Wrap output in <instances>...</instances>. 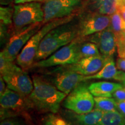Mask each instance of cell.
Masks as SVG:
<instances>
[{
    "label": "cell",
    "instance_id": "3957f363",
    "mask_svg": "<svg viewBox=\"0 0 125 125\" xmlns=\"http://www.w3.org/2000/svg\"><path fill=\"white\" fill-rule=\"evenodd\" d=\"M79 14H80V12L64 18L56 19L43 24L40 29L32 36L21 50L16 59V63L25 71L30 69L34 64L39 46L45 36L54 28L73 21Z\"/></svg>",
    "mask_w": 125,
    "mask_h": 125
},
{
    "label": "cell",
    "instance_id": "8fae6325",
    "mask_svg": "<svg viewBox=\"0 0 125 125\" xmlns=\"http://www.w3.org/2000/svg\"><path fill=\"white\" fill-rule=\"evenodd\" d=\"M113 57L103 55L82 58L75 63L59 66L51 71H70L84 76L92 75L102 69L103 67Z\"/></svg>",
    "mask_w": 125,
    "mask_h": 125
},
{
    "label": "cell",
    "instance_id": "7402d4cb",
    "mask_svg": "<svg viewBox=\"0 0 125 125\" xmlns=\"http://www.w3.org/2000/svg\"><path fill=\"white\" fill-rule=\"evenodd\" d=\"M95 108L106 112L117 111L116 101L114 98L106 97H94Z\"/></svg>",
    "mask_w": 125,
    "mask_h": 125
},
{
    "label": "cell",
    "instance_id": "9c48e42d",
    "mask_svg": "<svg viewBox=\"0 0 125 125\" xmlns=\"http://www.w3.org/2000/svg\"><path fill=\"white\" fill-rule=\"evenodd\" d=\"M43 24V23H36L13 32L0 54L9 60L15 62L30 39Z\"/></svg>",
    "mask_w": 125,
    "mask_h": 125
},
{
    "label": "cell",
    "instance_id": "f1b7e54d",
    "mask_svg": "<svg viewBox=\"0 0 125 125\" xmlns=\"http://www.w3.org/2000/svg\"><path fill=\"white\" fill-rule=\"evenodd\" d=\"M6 82L2 76H0V96H1L5 91L6 88Z\"/></svg>",
    "mask_w": 125,
    "mask_h": 125
},
{
    "label": "cell",
    "instance_id": "d6986e66",
    "mask_svg": "<svg viewBox=\"0 0 125 125\" xmlns=\"http://www.w3.org/2000/svg\"><path fill=\"white\" fill-rule=\"evenodd\" d=\"M97 125H125V117L118 111L104 112Z\"/></svg>",
    "mask_w": 125,
    "mask_h": 125
},
{
    "label": "cell",
    "instance_id": "ffe728a7",
    "mask_svg": "<svg viewBox=\"0 0 125 125\" xmlns=\"http://www.w3.org/2000/svg\"><path fill=\"white\" fill-rule=\"evenodd\" d=\"M111 23L109 28L114 32L116 38L125 35V20L121 15L118 10L110 15Z\"/></svg>",
    "mask_w": 125,
    "mask_h": 125
},
{
    "label": "cell",
    "instance_id": "e0dca14e",
    "mask_svg": "<svg viewBox=\"0 0 125 125\" xmlns=\"http://www.w3.org/2000/svg\"><path fill=\"white\" fill-rule=\"evenodd\" d=\"M90 7V11L106 15H112L118 9L116 0H86Z\"/></svg>",
    "mask_w": 125,
    "mask_h": 125
},
{
    "label": "cell",
    "instance_id": "6da1fadb",
    "mask_svg": "<svg viewBox=\"0 0 125 125\" xmlns=\"http://www.w3.org/2000/svg\"><path fill=\"white\" fill-rule=\"evenodd\" d=\"M32 81L34 89L29 97L34 108L41 112L57 114L67 94L43 76L34 75Z\"/></svg>",
    "mask_w": 125,
    "mask_h": 125
},
{
    "label": "cell",
    "instance_id": "44dd1931",
    "mask_svg": "<svg viewBox=\"0 0 125 125\" xmlns=\"http://www.w3.org/2000/svg\"><path fill=\"white\" fill-rule=\"evenodd\" d=\"M82 40L79 45V51L81 59L85 57H94L101 55L97 46L94 43L87 41L82 38Z\"/></svg>",
    "mask_w": 125,
    "mask_h": 125
},
{
    "label": "cell",
    "instance_id": "5b68a950",
    "mask_svg": "<svg viewBox=\"0 0 125 125\" xmlns=\"http://www.w3.org/2000/svg\"><path fill=\"white\" fill-rule=\"evenodd\" d=\"M82 38L77 37L68 45L62 46L48 58L34 62L32 67L38 68L62 66L75 63L80 59L79 45Z\"/></svg>",
    "mask_w": 125,
    "mask_h": 125
},
{
    "label": "cell",
    "instance_id": "d4e9b609",
    "mask_svg": "<svg viewBox=\"0 0 125 125\" xmlns=\"http://www.w3.org/2000/svg\"><path fill=\"white\" fill-rule=\"evenodd\" d=\"M0 125H29V124L23 117L20 115H16L1 121Z\"/></svg>",
    "mask_w": 125,
    "mask_h": 125
},
{
    "label": "cell",
    "instance_id": "ac0fdd59",
    "mask_svg": "<svg viewBox=\"0 0 125 125\" xmlns=\"http://www.w3.org/2000/svg\"><path fill=\"white\" fill-rule=\"evenodd\" d=\"M119 71L115 62L113 57L109 59L105 65L103 67L99 72L92 75L85 76V81L93 80V79H114L115 80L118 75Z\"/></svg>",
    "mask_w": 125,
    "mask_h": 125
},
{
    "label": "cell",
    "instance_id": "52a82bcc",
    "mask_svg": "<svg viewBox=\"0 0 125 125\" xmlns=\"http://www.w3.org/2000/svg\"><path fill=\"white\" fill-rule=\"evenodd\" d=\"M0 105L1 121L34 108L29 96H23L8 87L0 96Z\"/></svg>",
    "mask_w": 125,
    "mask_h": 125
},
{
    "label": "cell",
    "instance_id": "603a6c76",
    "mask_svg": "<svg viewBox=\"0 0 125 125\" xmlns=\"http://www.w3.org/2000/svg\"><path fill=\"white\" fill-rule=\"evenodd\" d=\"M14 5L1 6L0 7V20L1 24L12 28Z\"/></svg>",
    "mask_w": 125,
    "mask_h": 125
},
{
    "label": "cell",
    "instance_id": "d6a6232c",
    "mask_svg": "<svg viewBox=\"0 0 125 125\" xmlns=\"http://www.w3.org/2000/svg\"><path fill=\"white\" fill-rule=\"evenodd\" d=\"M116 1H117V4H118V7H119V6H121V5H122L123 4V0H116Z\"/></svg>",
    "mask_w": 125,
    "mask_h": 125
},
{
    "label": "cell",
    "instance_id": "7a4b0ae2",
    "mask_svg": "<svg viewBox=\"0 0 125 125\" xmlns=\"http://www.w3.org/2000/svg\"><path fill=\"white\" fill-rule=\"evenodd\" d=\"M69 23L52 29L41 42L35 61L48 58L62 46L71 43L78 37L77 24Z\"/></svg>",
    "mask_w": 125,
    "mask_h": 125
},
{
    "label": "cell",
    "instance_id": "f546056e",
    "mask_svg": "<svg viewBox=\"0 0 125 125\" xmlns=\"http://www.w3.org/2000/svg\"><path fill=\"white\" fill-rule=\"evenodd\" d=\"M42 0H14L15 4H24V3L31 2H41Z\"/></svg>",
    "mask_w": 125,
    "mask_h": 125
},
{
    "label": "cell",
    "instance_id": "2e32d148",
    "mask_svg": "<svg viewBox=\"0 0 125 125\" xmlns=\"http://www.w3.org/2000/svg\"><path fill=\"white\" fill-rule=\"evenodd\" d=\"M123 86L122 84L119 83L99 81L90 84L88 88L94 97H112V94L115 90Z\"/></svg>",
    "mask_w": 125,
    "mask_h": 125
},
{
    "label": "cell",
    "instance_id": "ba28073f",
    "mask_svg": "<svg viewBox=\"0 0 125 125\" xmlns=\"http://www.w3.org/2000/svg\"><path fill=\"white\" fill-rule=\"evenodd\" d=\"M85 0H45L43 4L44 20L43 23L81 12Z\"/></svg>",
    "mask_w": 125,
    "mask_h": 125
},
{
    "label": "cell",
    "instance_id": "484cf974",
    "mask_svg": "<svg viewBox=\"0 0 125 125\" xmlns=\"http://www.w3.org/2000/svg\"><path fill=\"white\" fill-rule=\"evenodd\" d=\"M112 97L116 101H125V86L115 90L112 94Z\"/></svg>",
    "mask_w": 125,
    "mask_h": 125
},
{
    "label": "cell",
    "instance_id": "836d02e7",
    "mask_svg": "<svg viewBox=\"0 0 125 125\" xmlns=\"http://www.w3.org/2000/svg\"><path fill=\"white\" fill-rule=\"evenodd\" d=\"M123 4L125 5V0H123Z\"/></svg>",
    "mask_w": 125,
    "mask_h": 125
},
{
    "label": "cell",
    "instance_id": "5bb4252c",
    "mask_svg": "<svg viewBox=\"0 0 125 125\" xmlns=\"http://www.w3.org/2000/svg\"><path fill=\"white\" fill-rule=\"evenodd\" d=\"M83 38L96 44L101 55L105 57H113L116 52V36L109 27Z\"/></svg>",
    "mask_w": 125,
    "mask_h": 125
},
{
    "label": "cell",
    "instance_id": "4316f807",
    "mask_svg": "<svg viewBox=\"0 0 125 125\" xmlns=\"http://www.w3.org/2000/svg\"><path fill=\"white\" fill-rule=\"evenodd\" d=\"M116 110L125 117V101H116Z\"/></svg>",
    "mask_w": 125,
    "mask_h": 125
},
{
    "label": "cell",
    "instance_id": "277c9868",
    "mask_svg": "<svg viewBox=\"0 0 125 125\" xmlns=\"http://www.w3.org/2000/svg\"><path fill=\"white\" fill-rule=\"evenodd\" d=\"M44 11L42 2H31L14 5L13 32L36 23H43Z\"/></svg>",
    "mask_w": 125,
    "mask_h": 125
},
{
    "label": "cell",
    "instance_id": "1f68e13d",
    "mask_svg": "<svg viewBox=\"0 0 125 125\" xmlns=\"http://www.w3.org/2000/svg\"><path fill=\"white\" fill-rule=\"evenodd\" d=\"M118 10L120 14H121L122 17L125 20V5L123 4L122 5L119 6V7H118Z\"/></svg>",
    "mask_w": 125,
    "mask_h": 125
},
{
    "label": "cell",
    "instance_id": "9a60e30c",
    "mask_svg": "<svg viewBox=\"0 0 125 125\" xmlns=\"http://www.w3.org/2000/svg\"><path fill=\"white\" fill-rule=\"evenodd\" d=\"M103 114L104 112L96 108L85 114H78L65 108L60 112V115L69 125H97Z\"/></svg>",
    "mask_w": 125,
    "mask_h": 125
},
{
    "label": "cell",
    "instance_id": "4fadbf2b",
    "mask_svg": "<svg viewBox=\"0 0 125 125\" xmlns=\"http://www.w3.org/2000/svg\"><path fill=\"white\" fill-rule=\"evenodd\" d=\"M48 81L57 89L68 95L80 83L85 81V76L70 71H51Z\"/></svg>",
    "mask_w": 125,
    "mask_h": 125
},
{
    "label": "cell",
    "instance_id": "8992f818",
    "mask_svg": "<svg viewBox=\"0 0 125 125\" xmlns=\"http://www.w3.org/2000/svg\"><path fill=\"white\" fill-rule=\"evenodd\" d=\"M62 104L64 108L76 113L85 114L93 110L94 100L88 86L84 81L78 84L67 95Z\"/></svg>",
    "mask_w": 125,
    "mask_h": 125
},
{
    "label": "cell",
    "instance_id": "83f0119b",
    "mask_svg": "<svg viewBox=\"0 0 125 125\" xmlns=\"http://www.w3.org/2000/svg\"><path fill=\"white\" fill-rule=\"evenodd\" d=\"M116 66L117 69L121 70V71H125V58L119 57L118 59H117Z\"/></svg>",
    "mask_w": 125,
    "mask_h": 125
},
{
    "label": "cell",
    "instance_id": "4dcf8cb0",
    "mask_svg": "<svg viewBox=\"0 0 125 125\" xmlns=\"http://www.w3.org/2000/svg\"><path fill=\"white\" fill-rule=\"evenodd\" d=\"M0 4L1 6L13 5L15 4L14 0H0Z\"/></svg>",
    "mask_w": 125,
    "mask_h": 125
},
{
    "label": "cell",
    "instance_id": "cb8c5ba5",
    "mask_svg": "<svg viewBox=\"0 0 125 125\" xmlns=\"http://www.w3.org/2000/svg\"><path fill=\"white\" fill-rule=\"evenodd\" d=\"M42 125H69V124L60 115L49 113L45 117Z\"/></svg>",
    "mask_w": 125,
    "mask_h": 125
},
{
    "label": "cell",
    "instance_id": "7c38bea8",
    "mask_svg": "<svg viewBox=\"0 0 125 125\" xmlns=\"http://www.w3.org/2000/svg\"><path fill=\"white\" fill-rule=\"evenodd\" d=\"M7 85L8 88L24 96H29L34 89L32 79L25 70L18 65L7 74L1 75Z\"/></svg>",
    "mask_w": 125,
    "mask_h": 125
},
{
    "label": "cell",
    "instance_id": "30bf717a",
    "mask_svg": "<svg viewBox=\"0 0 125 125\" xmlns=\"http://www.w3.org/2000/svg\"><path fill=\"white\" fill-rule=\"evenodd\" d=\"M109 15L88 11L83 14L77 24L78 37L85 38L108 28L110 25Z\"/></svg>",
    "mask_w": 125,
    "mask_h": 125
},
{
    "label": "cell",
    "instance_id": "e575fe53",
    "mask_svg": "<svg viewBox=\"0 0 125 125\" xmlns=\"http://www.w3.org/2000/svg\"><path fill=\"white\" fill-rule=\"evenodd\" d=\"M123 86H125V82H124V83H123Z\"/></svg>",
    "mask_w": 125,
    "mask_h": 125
}]
</instances>
